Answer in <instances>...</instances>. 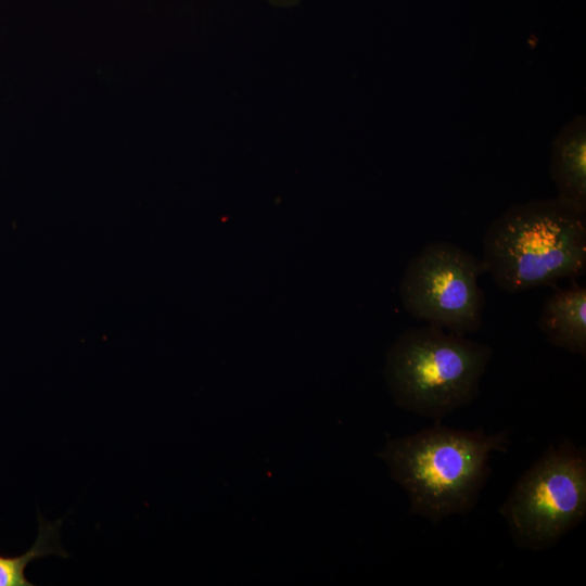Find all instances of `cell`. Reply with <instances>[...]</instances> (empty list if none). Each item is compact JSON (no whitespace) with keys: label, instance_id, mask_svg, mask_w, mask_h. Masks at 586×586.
Returning <instances> with one entry per match:
<instances>
[{"label":"cell","instance_id":"6da1fadb","mask_svg":"<svg viewBox=\"0 0 586 586\" xmlns=\"http://www.w3.org/2000/svg\"><path fill=\"white\" fill-rule=\"evenodd\" d=\"M507 432L459 430L441 421L388 441L378 456L407 493L410 512L436 524L470 512L491 474L494 451L509 446Z\"/></svg>","mask_w":586,"mask_h":586},{"label":"cell","instance_id":"7a4b0ae2","mask_svg":"<svg viewBox=\"0 0 586 586\" xmlns=\"http://www.w3.org/2000/svg\"><path fill=\"white\" fill-rule=\"evenodd\" d=\"M482 263L509 293L576 279L586 268V212L558 198L511 205L486 229Z\"/></svg>","mask_w":586,"mask_h":586},{"label":"cell","instance_id":"3957f363","mask_svg":"<svg viewBox=\"0 0 586 586\" xmlns=\"http://www.w3.org/2000/svg\"><path fill=\"white\" fill-rule=\"evenodd\" d=\"M492 356L486 344L428 324L397 336L383 372L398 407L437 422L477 397Z\"/></svg>","mask_w":586,"mask_h":586},{"label":"cell","instance_id":"277c9868","mask_svg":"<svg viewBox=\"0 0 586 586\" xmlns=\"http://www.w3.org/2000/svg\"><path fill=\"white\" fill-rule=\"evenodd\" d=\"M512 540L543 550L586 515V453L569 441L548 449L515 482L499 509Z\"/></svg>","mask_w":586,"mask_h":586},{"label":"cell","instance_id":"5b68a950","mask_svg":"<svg viewBox=\"0 0 586 586\" xmlns=\"http://www.w3.org/2000/svg\"><path fill=\"white\" fill-rule=\"evenodd\" d=\"M481 259L446 241L431 242L408 263L399 283L405 310L457 335L482 326L484 295Z\"/></svg>","mask_w":586,"mask_h":586},{"label":"cell","instance_id":"8992f818","mask_svg":"<svg viewBox=\"0 0 586 586\" xmlns=\"http://www.w3.org/2000/svg\"><path fill=\"white\" fill-rule=\"evenodd\" d=\"M550 177L558 199L586 212V119L578 115L566 123L551 144Z\"/></svg>","mask_w":586,"mask_h":586},{"label":"cell","instance_id":"52a82bcc","mask_svg":"<svg viewBox=\"0 0 586 586\" xmlns=\"http://www.w3.org/2000/svg\"><path fill=\"white\" fill-rule=\"evenodd\" d=\"M538 327L547 341L572 354H586V289L575 279L544 303Z\"/></svg>","mask_w":586,"mask_h":586},{"label":"cell","instance_id":"ba28073f","mask_svg":"<svg viewBox=\"0 0 586 586\" xmlns=\"http://www.w3.org/2000/svg\"><path fill=\"white\" fill-rule=\"evenodd\" d=\"M38 537L31 548L18 557L0 556V586H31L25 577L26 566L49 555L67 557L59 543L61 520L56 523L47 522L39 515Z\"/></svg>","mask_w":586,"mask_h":586}]
</instances>
